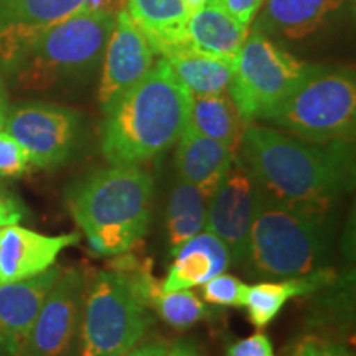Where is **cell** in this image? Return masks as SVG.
Listing matches in <instances>:
<instances>
[{
	"label": "cell",
	"mask_w": 356,
	"mask_h": 356,
	"mask_svg": "<svg viewBox=\"0 0 356 356\" xmlns=\"http://www.w3.org/2000/svg\"><path fill=\"white\" fill-rule=\"evenodd\" d=\"M241 163L256 184L275 198L332 204L355 186L351 139L310 142L262 124H246Z\"/></svg>",
	"instance_id": "6da1fadb"
},
{
	"label": "cell",
	"mask_w": 356,
	"mask_h": 356,
	"mask_svg": "<svg viewBox=\"0 0 356 356\" xmlns=\"http://www.w3.org/2000/svg\"><path fill=\"white\" fill-rule=\"evenodd\" d=\"M191 92L163 58L106 111L101 150L109 165H144L177 144Z\"/></svg>",
	"instance_id": "7a4b0ae2"
},
{
	"label": "cell",
	"mask_w": 356,
	"mask_h": 356,
	"mask_svg": "<svg viewBox=\"0 0 356 356\" xmlns=\"http://www.w3.org/2000/svg\"><path fill=\"white\" fill-rule=\"evenodd\" d=\"M335 228L332 204L287 202L257 185L256 215L243 269L261 280L300 277L327 269Z\"/></svg>",
	"instance_id": "3957f363"
},
{
	"label": "cell",
	"mask_w": 356,
	"mask_h": 356,
	"mask_svg": "<svg viewBox=\"0 0 356 356\" xmlns=\"http://www.w3.org/2000/svg\"><path fill=\"white\" fill-rule=\"evenodd\" d=\"M154 178L142 165H109L84 173L65 191L71 218L97 254L122 256L149 228Z\"/></svg>",
	"instance_id": "277c9868"
},
{
	"label": "cell",
	"mask_w": 356,
	"mask_h": 356,
	"mask_svg": "<svg viewBox=\"0 0 356 356\" xmlns=\"http://www.w3.org/2000/svg\"><path fill=\"white\" fill-rule=\"evenodd\" d=\"M99 270L86 284L79 356H122L144 340L160 282L131 257Z\"/></svg>",
	"instance_id": "5b68a950"
},
{
	"label": "cell",
	"mask_w": 356,
	"mask_h": 356,
	"mask_svg": "<svg viewBox=\"0 0 356 356\" xmlns=\"http://www.w3.org/2000/svg\"><path fill=\"white\" fill-rule=\"evenodd\" d=\"M115 13L84 10L43 30L3 70L26 89L88 78L102 61Z\"/></svg>",
	"instance_id": "8992f818"
},
{
	"label": "cell",
	"mask_w": 356,
	"mask_h": 356,
	"mask_svg": "<svg viewBox=\"0 0 356 356\" xmlns=\"http://www.w3.org/2000/svg\"><path fill=\"white\" fill-rule=\"evenodd\" d=\"M356 79L348 68L310 65L296 88L261 122L310 142L351 139Z\"/></svg>",
	"instance_id": "52a82bcc"
},
{
	"label": "cell",
	"mask_w": 356,
	"mask_h": 356,
	"mask_svg": "<svg viewBox=\"0 0 356 356\" xmlns=\"http://www.w3.org/2000/svg\"><path fill=\"white\" fill-rule=\"evenodd\" d=\"M309 63L252 29L234 61L228 95L244 124L262 121L300 81Z\"/></svg>",
	"instance_id": "ba28073f"
},
{
	"label": "cell",
	"mask_w": 356,
	"mask_h": 356,
	"mask_svg": "<svg viewBox=\"0 0 356 356\" xmlns=\"http://www.w3.org/2000/svg\"><path fill=\"white\" fill-rule=\"evenodd\" d=\"M3 129L24 145L32 165L51 170L65 165L81 139V115L50 102L10 106Z\"/></svg>",
	"instance_id": "9c48e42d"
},
{
	"label": "cell",
	"mask_w": 356,
	"mask_h": 356,
	"mask_svg": "<svg viewBox=\"0 0 356 356\" xmlns=\"http://www.w3.org/2000/svg\"><path fill=\"white\" fill-rule=\"evenodd\" d=\"M86 284L81 269L61 270L40 307L24 356H79Z\"/></svg>",
	"instance_id": "30bf717a"
},
{
	"label": "cell",
	"mask_w": 356,
	"mask_h": 356,
	"mask_svg": "<svg viewBox=\"0 0 356 356\" xmlns=\"http://www.w3.org/2000/svg\"><path fill=\"white\" fill-rule=\"evenodd\" d=\"M257 204V184L241 162L234 163L208 197L204 229L225 243L231 267L243 269Z\"/></svg>",
	"instance_id": "8fae6325"
},
{
	"label": "cell",
	"mask_w": 356,
	"mask_h": 356,
	"mask_svg": "<svg viewBox=\"0 0 356 356\" xmlns=\"http://www.w3.org/2000/svg\"><path fill=\"white\" fill-rule=\"evenodd\" d=\"M155 51L126 8L115 13L113 32L102 55V73L97 91L101 109L108 111L129 88L149 73Z\"/></svg>",
	"instance_id": "7c38bea8"
},
{
	"label": "cell",
	"mask_w": 356,
	"mask_h": 356,
	"mask_svg": "<svg viewBox=\"0 0 356 356\" xmlns=\"http://www.w3.org/2000/svg\"><path fill=\"white\" fill-rule=\"evenodd\" d=\"M88 0H0V70L7 68L32 40L84 10Z\"/></svg>",
	"instance_id": "4fadbf2b"
},
{
	"label": "cell",
	"mask_w": 356,
	"mask_h": 356,
	"mask_svg": "<svg viewBox=\"0 0 356 356\" xmlns=\"http://www.w3.org/2000/svg\"><path fill=\"white\" fill-rule=\"evenodd\" d=\"M81 234H42L10 225L0 228V284L37 277L55 266L58 256L79 243Z\"/></svg>",
	"instance_id": "5bb4252c"
},
{
	"label": "cell",
	"mask_w": 356,
	"mask_h": 356,
	"mask_svg": "<svg viewBox=\"0 0 356 356\" xmlns=\"http://www.w3.org/2000/svg\"><path fill=\"white\" fill-rule=\"evenodd\" d=\"M53 266L37 277L0 284V356H24L40 307L60 275Z\"/></svg>",
	"instance_id": "9a60e30c"
},
{
	"label": "cell",
	"mask_w": 356,
	"mask_h": 356,
	"mask_svg": "<svg viewBox=\"0 0 356 356\" xmlns=\"http://www.w3.org/2000/svg\"><path fill=\"white\" fill-rule=\"evenodd\" d=\"M348 0H264L254 29L267 37L304 40L332 25Z\"/></svg>",
	"instance_id": "2e32d148"
},
{
	"label": "cell",
	"mask_w": 356,
	"mask_h": 356,
	"mask_svg": "<svg viewBox=\"0 0 356 356\" xmlns=\"http://www.w3.org/2000/svg\"><path fill=\"white\" fill-rule=\"evenodd\" d=\"M238 162V152L213 140L186 124L177 140L175 168L178 178L210 195L221 184L229 168Z\"/></svg>",
	"instance_id": "e0dca14e"
},
{
	"label": "cell",
	"mask_w": 356,
	"mask_h": 356,
	"mask_svg": "<svg viewBox=\"0 0 356 356\" xmlns=\"http://www.w3.org/2000/svg\"><path fill=\"white\" fill-rule=\"evenodd\" d=\"M228 267H231L228 248L215 234L203 229L178 248L165 279L160 282V291L200 287L208 279L228 270Z\"/></svg>",
	"instance_id": "ac0fdd59"
},
{
	"label": "cell",
	"mask_w": 356,
	"mask_h": 356,
	"mask_svg": "<svg viewBox=\"0 0 356 356\" xmlns=\"http://www.w3.org/2000/svg\"><path fill=\"white\" fill-rule=\"evenodd\" d=\"M127 12L160 58L186 50L190 13L184 0H127Z\"/></svg>",
	"instance_id": "d6986e66"
},
{
	"label": "cell",
	"mask_w": 356,
	"mask_h": 356,
	"mask_svg": "<svg viewBox=\"0 0 356 356\" xmlns=\"http://www.w3.org/2000/svg\"><path fill=\"white\" fill-rule=\"evenodd\" d=\"M248 33V26L226 12L220 0H208L200 10L190 15L186 24V44L191 50L234 63Z\"/></svg>",
	"instance_id": "ffe728a7"
},
{
	"label": "cell",
	"mask_w": 356,
	"mask_h": 356,
	"mask_svg": "<svg viewBox=\"0 0 356 356\" xmlns=\"http://www.w3.org/2000/svg\"><path fill=\"white\" fill-rule=\"evenodd\" d=\"M333 277L335 275L332 270L320 269L300 277L262 280L248 286L244 307L249 322L257 330H262L277 317L289 300L317 292L318 289L328 286Z\"/></svg>",
	"instance_id": "44dd1931"
},
{
	"label": "cell",
	"mask_w": 356,
	"mask_h": 356,
	"mask_svg": "<svg viewBox=\"0 0 356 356\" xmlns=\"http://www.w3.org/2000/svg\"><path fill=\"white\" fill-rule=\"evenodd\" d=\"M188 124L195 131L239 152L246 124L239 118L228 92L191 95Z\"/></svg>",
	"instance_id": "7402d4cb"
},
{
	"label": "cell",
	"mask_w": 356,
	"mask_h": 356,
	"mask_svg": "<svg viewBox=\"0 0 356 356\" xmlns=\"http://www.w3.org/2000/svg\"><path fill=\"white\" fill-rule=\"evenodd\" d=\"M173 73L191 95H221L228 92L234 74L233 61L191 50L173 51L163 56Z\"/></svg>",
	"instance_id": "603a6c76"
},
{
	"label": "cell",
	"mask_w": 356,
	"mask_h": 356,
	"mask_svg": "<svg viewBox=\"0 0 356 356\" xmlns=\"http://www.w3.org/2000/svg\"><path fill=\"white\" fill-rule=\"evenodd\" d=\"M207 210L208 195L181 178L173 181L165 208L167 239L172 256L181 244L204 229Z\"/></svg>",
	"instance_id": "cb8c5ba5"
},
{
	"label": "cell",
	"mask_w": 356,
	"mask_h": 356,
	"mask_svg": "<svg viewBox=\"0 0 356 356\" xmlns=\"http://www.w3.org/2000/svg\"><path fill=\"white\" fill-rule=\"evenodd\" d=\"M152 309L167 325L175 330H186L208 317L203 300L190 289L184 291H160L152 299Z\"/></svg>",
	"instance_id": "d4e9b609"
},
{
	"label": "cell",
	"mask_w": 356,
	"mask_h": 356,
	"mask_svg": "<svg viewBox=\"0 0 356 356\" xmlns=\"http://www.w3.org/2000/svg\"><path fill=\"white\" fill-rule=\"evenodd\" d=\"M248 284L233 274L225 273L216 274L215 277L208 279L207 282L200 286V293L204 304L215 307H244L246 300Z\"/></svg>",
	"instance_id": "484cf974"
},
{
	"label": "cell",
	"mask_w": 356,
	"mask_h": 356,
	"mask_svg": "<svg viewBox=\"0 0 356 356\" xmlns=\"http://www.w3.org/2000/svg\"><path fill=\"white\" fill-rule=\"evenodd\" d=\"M29 154L19 140L13 139L6 129L0 131V178H20L29 172Z\"/></svg>",
	"instance_id": "4316f807"
},
{
	"label": "cell",
	"mask_w": 356,
	"mask_h": 356,
	"mask_svg": "<svg viewBox=\"0 0 356 356\" xmlns=\"http://www.w3.org/2000/svg\"><path fill=\"white\" fill-rule=\"evenodd\" d=\"M225 356H277L274 351V345L270 338L262 332H256L252 335L241 340L233 341L226 348Z\"/></svg>",
	"instance_id": "83f0119b"
},
{
	"label": "cell",
	"mask_w": 356,
	"mask_h": 356,
	"mask_svg": "<svg viewBox=\"0 0 356 356\" xmlns=\"http://www.w3.org/2000/svg\"><path fill=\"white\" fill-rule=\"evenodd\" d=\"M29 216L25 203L10 190L0 186V228L19 225Z\"/></svg>",
	"instance_id": "f1b7e54d"
},
{
	"label": "cell",
	"mask_w": 356,
	"mask_h": 356,
	"mask_svg": "<svg viewBox=\"0 0 356 356\" xmlns=\"http://www.w3.org/2000/svg\"><path fill=\"white\" fill-rule=\"evenodd\" d=\"M293 356H353V353L345 345L310 337L300 341Z\"/></svg>",
	"instance_id": "f546056e"
},
{
	"label": "cell",
	"mask_w": 356,
	"mask_h": 356,
	"mask_svg": "<svg viewBox=\"0 0 356 356\" xmlns=\"http://www.w3.org/2000/svg\"><path fill=\"white\" fill-rule=\"evenodd\" d=\"M220 3L239 24L249 29L254 24L256 15L262 8L264 0H220Z\"/></svg>",
	"instance_id": "4dcf8cb0"
},
{
	"label": "cell",
	"mask_w": 356,
	"mask_h": 356,
	"mask_svg": "<svg viewBox=\"0 0 356 356\" xmlns=\"http://www.w3.org/2000/svg\"><path fill=\"white\" fill-rule=\"evenodd\" d=\"M170 341L165 338H147L126 351L122 356H167Z\"/></svg>",
	"instance_id": "1f68e13d"
},
{
	"label": "cell",
	"mask_w": 356,
	"mask_h": 356,
	"mask_svg": "<svg viewBox=\"0 0 356 356\" xmlns=\"http://www.w3.org/2000/svg\"><path fill=\"white\" fill-rule=\"evenodd\" d=\"M167 356H202V353L191 341L177 340L168 346Z\"/></svg>",
	"instance_id": "d6a6232c"
},
{
	"label": "cell",
	"mask_w": 356,
	"mask_h": 356,
	"mask_svg": "<svg viewBox=\"0 0 356 356\" xmlns=\"http://www.w3.org/2000/svg\"><path fill=\"white\" fill-rule=\"evenodd\" d=\"M8 109H10V102H8V92H7V83L6 76H3L2 70H0V131L6 126Z\"/></svg>",
	"instance_id": "836d02e7"
},
{
	"label": "cell",
	"mask_w": 356,
	"mask_h": 356,
	"mask_svg": "<svg viewBox=\"0 0 356 356\" xmlns=\"http://www.w3.org/2000/svg\"><path fill=\"white\" fill-rule=\"evenodd\" d=\"M185 6H186V10H188V13L191 15V13H195L197 10H200L204 3L208 2V0H184Z\"/></svg>",
	"instance_id": "e575fe53"
},
{
	"label": "cell",
	"mask_w": 356,
	"mask_h": 356,
	"mask_svg": "<svg viewBox=\"0 0 356 356\" xmlns=\"http://www.w3.org/2000/svg\"><path fill=\"white\" fill-rule=\"evenodd\" d=\"M348 2H353V0H348Z\"/></svg>",
	"instance_id": "d590c367"
}]
</instances>
